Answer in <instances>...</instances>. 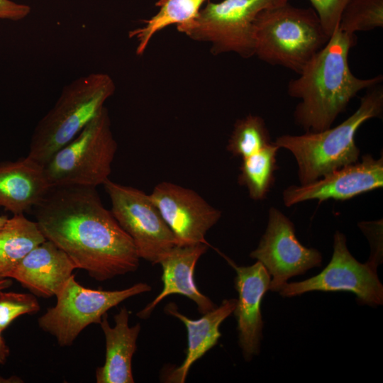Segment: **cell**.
I'll return each mask as SVG.
<instances>
[{
  "label": "cell",
  "instance_id": "cell-1",
  "mask_svg": "<svg viewBox=\"0 0 383 383\" xmlns=\"http://www.w3.org/2000/svg\"><path fill=\"white\" fill-rule=\"evenodd\" d=\"M33 210L45 239L96 281L138 269L140 258L132 239L104 206L96 187H52Z\"/></svg>",
  "mask_w": 383,
  "mask_h": 383
},
{
  "label": "cell",
  "instance_id": "cell-2",
  "mask_svg": "<svg viewBox=\"0 0 383 383\" xmlns=\"http://www.w3.org/2000/svg\"><path fill=\"white\" fill-rule=\"evenodd\" d=\"M356 42L355 34L338 27L299 77L288 82V95L300 99L294 111V123L305 132L332 127L358 92L382 82L380 74L362 79L352 72L348 56Z\"/></svg>",
  "mask_w": 383,
  "mask_h": 383
},
{
  "label": "cell",
  "instance_id": "cell-3",
  "mask_svg": "<svg viewBox=\"0 0 383 383\" xmlns=\"http://www.w3.org/2000/svg\"><path fill=\"white\" fill-rule=\"evenodd\" d=\"M382 112L383 87L379 83L367 89L359 107L338 126L319 132L282 135L274 143L293 155L300 184H307L358 161L360 151L355 134L364 123L381 117Z\"/></svg>",
  "mask_w": 383,
  "mask_h": 383
},
{
  "label": "cell",
  "instance_id": "cell-4",
  "mask_svg": "<svg viewBox=\"0 0 383 383\" xmlns=\"http://www.w3.org/2000/svg\"><path fill=\"white\" fill-rule=\"evenodd\" d=\"M253 38L254 55L267 64L299 74L330 36L312 7H296L288 1L258 13Z\"/></svg>",
  "mask_w": 383,
  "mask_h": 383
},
{
  "label": "cell",
  "instance_id": "cell-5",
  "mask_svg": "<svg viewBox=\"0 0 383 383\" xmlns=\"http://www.w3.org/2000/svg\"><path fill=\"white\" fill-rule=\"evenodd\" d=\"M115 89L113 79L103 72L87 74L65 86L35 127L28 156L45 165L101 111Z\"/></svg>",
  "mask_w": 383,
  "mask_h": 383
},
{
  "label": "cell",
  "instance_id": "cell-6",
  "mask_svg": "<svg viewBox=\"0 0 383 383\" xmlns=\"http://www.w3.org/2000/svg\"><path fill=\"white\" fill-rule=\"evenodd\" d=\"M118 149L107 109L43 165L50 187H96L109 179Z\"/></svg>",
  "mask_w": 383,
  "mask_h": 383
},
{
  "label": "cell",
  "instance_id": "cell-7",
  "mask_svg": "<svg viewBox=\"0 0 383 383\" xmlns=\"http://www.w3.org/2000/svg\"><path fill=\"white\" fill-rule=\"evenodd\" d=\"M290 0H208L192 20L177 26L189 38L211 45L213 55L234 52L243 58L255 55L254 21L260 12Z\"/></svg>",
  "mask_w": 383,
  "mask_h": 383
},
{
  "label": "cell",
  "instance_id": "cell-8",
  "mask_svg": "<svg viewBox=\"0 0 383 383\" xmlns=\"http://www.w3.org/2000/svg\"><path fill=\"white\" fill-rule=\"evenodd\" d=\"M150 290V285L142 282L121 290L89 289L72 274L55 296L56 304L39 317L38 323L42 331L55 338L60 346H70L85 328L99 324L109 309Z\"/></svg>",
  "mask_w": 383,
  "mask_h": 383
},
{
  "label": "cell",
  "instance_id": "cell-9",
  "mask_svg": "<svg viewBox=\"0 0 383 383\" xmlns=\"http://www.w3.org/2000/svg\"><path fill=\"white\" fill-rule=\"evenodd\" d=\"M103 186L111 201V212L132 239L140 258L158 264L177 243L150 194L110 179Z\"/></svg>",
  "mask_w": 383,
  "mask_h": 383
},
{
  "label": "cell",
  "instance_id": "cell-10",
  "mask_svg": "<svg viewBox=\"0 0 383 383\" xmlns=\"http://www.w3.org/2000/svg\"><path fill=\"white\" fill-rule=\"evenodd\" d=\"M313 291L351 292L358 302L372 307L383 303V286L377 269L368 262H358L348 248L345 235L338 231L334 234L333 252L328 265L314 277L287 282L279 293L283 297H292Z\"/></svg>",
  "mask_w": 383,
  "mask_h": 383
},
{
  "label": "cell",
  "instance_id": "cell-11",
  "mask_svg": "<svg viewBox=\"0 0 383 383\" xmlns=\"http://www.w3.org/2000/svg\"><path fill=\"white\" fill-rule=\"evenodd\" d=\"M250 257L267 270L272 292H279L289 279L320 267L322 262L321 253L304 246L296 236L294 223L274 206L269 209L266 230Z\"/></svg>",
  "mask_w": 383,
  "mask_h": 383
},
{
  "label": "cell",
  "instance_id": "cell-12",
  "mask_svg": "<svg viewBox=\"0 0 383 383\" xmlns=\"http://www.w3.org/2000/svg\"><path fill=\"white\" fill-rule=\"evenodd\" d=\"M150 196L172 231L177 245L208 244L205 236L220 219L221 212L195 191L162 182Z\"/></svg>",
  "mask_w": 383,
  "mask_h": 383
},
{
  "label": "cell",
  "instance_id": "cell-13",
  "mask_svg": "<svg viewBox=\"0 0 383 383\" xmlns=\"http://www.w3.org/2000/svg\"><path fill=\"white\" fill-rule=\"evenodd\" d=\"M382 187V156L375 159L367 154L311 182L289 186L282 192V200L287 207L309 200L345 201Z\"/></svg>",
  "mask_w": 383,
  "mask_h": 383
},
{
  "label": "cell",
  "instance_id": "cell-14",
  "mask_svg": "<svg viewBox=\"0 0 383 383\" xmlns=\"http://www.w3.org/2000/svg\"><path fill=\"white\" fill-rule=\"evenodd\" d=\"M226 258L236 272L235 287L238 298L233 313L237 321L239 345L245 360L250 361L260 351L263 328L261 304L269 290L271 277L258 261L250 266H238Z\"/></svg>",
  "mask_w": 383,
  "mask_h": 383
},
{
  "label": "cell",
  "instance_id": "cell-15",
  "mask_svg": "<svg viewBox=\"0 0 383 383\" xmlns=\"http://www.w3.org/2000/svg\"><path fill=\"white\" fill-rule=\"evenodd\" d=\"M77 269L69 256L45 240L28 252L9 278L18 281L35 296H56Z\"/></svg>",
  "mask_w": 383,
  "mask_h": 383
},
{
  "label": "cell",
  "instance_id": "cell-16",
  "mask_svg": "<svg viewBox=\"0 0 383 383\" xmlns=\"http://www.w3.org/2000/svg\"><path fill=\"white\" fill-rule=\"evenodd\" d=\"M208 245L205 243L176 245L160 260L158 264L162 269L163 288L151 302L137 313L140 318H148L156 306L172 294L189 298L196 304L201 314L216 306L208 296L200 292L194 279L196 265L207 250Z\"/></svg>",
  "mask_w": 383,
  "mask_h": 383
},
{
  "label": "cell",
  "instance_id": "cell-17",
  "mask_svg": "<svg viewBox=\"0 0 383 383\" xmlns=\"http://www.w3.org/2000/svg\"><path fill=\"white\" fill-rule=\"evenodd\" d=\"M50 189L44 165L30 157L0 162V206L13 215L34 209Z\"/></svg>",
  "mask_w": 383,
  "mask_h": 383
},
{
  "label": "cell",
  "instance_id": "cell-18",
  "mask_svg": "<svg viewBox=\"0 0 383 383\" xmlns=\"http://www.w3.org/2000/svg\"><path fill=\"white\" fill-rule=\"evenodd\" d=\"M235 299H224L221 304L193 320L180 313L174 303H169L165 311L180 320L187 328V348L184 361L165 374V382L183 383L194 363L213 348L221 336L220 326L234 311Z\"/></svg>",
  "mask_w": 383,
  "mask_h": 383
},
{
  "label": "cell",
  "instance_id": "cell-19",
  "mask_svg": "<svg viewBox=\"0 0 383 383\" xmlns=\"http://www.w3.org/2000/svg\"><path fill=\"white\" fill-rule=\"evenodd\" d=\"M130 313L122 307L111 326L105 313L99 323L105 338V361L96 370L97 383H133L132 358L137 349L140 324L129 326Z\"/></svg>",
  "mask_w": 383,
  "mask_h": 383
},
{
  "label": "cell",
  "instance_id": "cell-20",
  "mask_svg": "<svg viewBox=\"0 0 383 383\" xmlns=\"http://www.w3.org/2000/svg\"><path fill=\"white\" fill-rule=\"evenodd\" d=\"M45 240L35 221L24 214L9 218L0 227V279L9 278L23 257Z\"/></svg>",
  "mask_w": 383,
  "mask_h": 383
},
{
  "label": "cell",
  "instance_id": "cell-21",
  "mask_svg": "<svg viewBox=\"0 0 383 383\" xmlns=\"http://www.w3.org/2000/svg\"><path fill=\"white\" fill-rule=\"evenodd\" d=\"M207 0H159L155 5L158 12L148 20L144 26L129 31L130 38L136 39V55H142L152 37L173 24L180 25L194 18Z\"/></svg>",
  "mask_w": 383,
  "mask_h": 383
},
{
  "label": "cell",
  "instance_id": "cell-22",
  "mask_svg": "<svg viewBox=\"0 0 383 383\" xmlns=\"http://www.w3.org/2000/svg\"><path fill=\"white\" fill-rule=\"evenodd\" d=\"M279 149L273 142L242 159L238 182L247 189L250 197L253 200L265 199L273 186L274 172L278 169L277 155Z\"/></svg>",
  "mask_w": 383,
  "mask_h": 383
},
{
  "label": "cell",
  "instance_id": "cell-23",
  "mask_svg": "<svg viewBox=\"0 0 383 383\" xmlns=\"http://www.w3.org/2000/svg\"><path fill=\"white\" fill-rule=\"evenodd\" d=\"M272 143L264 119L249 114L235 121L226 149L234 157L243 159Z\"/></svg>",
  "mask_w": 383,
  "mask_h": 383
},
{
  "label": "cell",
  "instance_id": "cell-24",
  "mask_svg": "<svg viewBox=\"0 0 383 383\" xmlns=\"http://www.w3.org/2000/svg\"><path fill=\"white\" fill-rule=\"evenodd\" d=\"M383 27V0H350L344 9L338 28L355 34Z\"/></svg>",
  "mask_w": 383,
  "mask_h": 383
},
{
  "label": "cell",
  "instance_id": "cell-25",
  "mask_svg": "<svg viewBox=\"0 0 383 383\" xmlns=\"http://www.w3.org/2000/svg\"><path fill=\"white\" fill-rule=\"evenodd\" d=\"M40 309L34 294L0 289V330L3 332L18 317L35 313Z\"/></svg>",
  "mask_w": 383,
  "mask_h": 383
},
{
  "label": "cell",
  "instance_id": "cell-26",
  "mask_svg": "<svg viewBox=\"0 0 383 383\" xmlns=\"http://www.w3.org/2000/svg\"><path fill=\"white\" fill-rule=\"evenodd\" d=\"M321 26L331 37L339 26L343 11L350 0H309Z\"/></svg>",
  "mask_w": 383,
  "mask_h": 383
},
{
  "label": "cell",
  "instance_id": "cell-27",
  "mask_svg": "<svg viewBox=\"0 0 383 383\" xmlns=\"http://www.w3.org/2000/svg\"><path fill=\"white\" fill-rule=\"evenodd\" d=\"M359 226L371 245V255L367 262L377 269L382 260V221H364Z\"/></svg>",
  "mask_w": 383,
  "mask_h": 383
},
{
  "label": "cell",
  "instance_id": "cell-28",
  "mask_svg": "<svg viewBox=\"0 0 383 383\" xmlns=\"http://www.w3.org/2000/svg\"><path fill=\"white\" fill-rule=\"evenodd\" d=\"M31 8L23 4H18L11 0H0V19L20 21L26 18Z\"/></svg>",
  "mask_w": 383,
  "mask_h": 383
},
{
  "label": "cell",
  "instance_id": "cell-29",
  "mask_svg": "<svg viewBox=\"0 0 383 383\" xmlns=\"http://www.w3.org/2000/svg\"><path fill=\"white\" fill-rule=\"evenodd\" d=\"M1 333L2 331L0 330V365H4L10 355L11 351Z\"/></svg>",
  "mask_w": 383,
  "mask_h": 383
},
{
  "label": "cell",
  "instance_id": "cell-30",
  "mask_svg": "<svg viewBox=\"0 0 383 383\" xmlns=\"http://www.w3.org/2000/svg\"><path fill=\"white\" fill-rule=\"evenodd\" d=\"M23 382V379L20 377L13 375L9 377H4L0 375V383H21Z\"/></svg>",
  "mask_w": 383,
  "mask_h": 383
},
{
  "label": "cell",
  "instance_id": "cell-31",
  "mask_svg": "<svg viewBox=\"0 0 383 383\" xmlns=\"http://www.w3.org/2000/svg\"><path fill=\"white\" fill-rule=\"evenodd\" d=\"M12 279L11 278H5L0 279V289H6L12 285Z\"/></svg>",
  "mask_w": 383,
  "mask_h": 383
},
{
  "label": "cell",
  "instance_id": "cell-32",
  "mask_svg": "<svg viewBox=\"0 0 383 383\" xmlns=\"http://www.w3.org/2000/svg\"><path fill=\"white\" fill-rule=\"evenodd\" d=\"M8 217L6 216H2L0 215V227H1L8 220Z\"/></svg>",
  "mask_w": 383,
  "mask_h": 383
}]
</instances>
